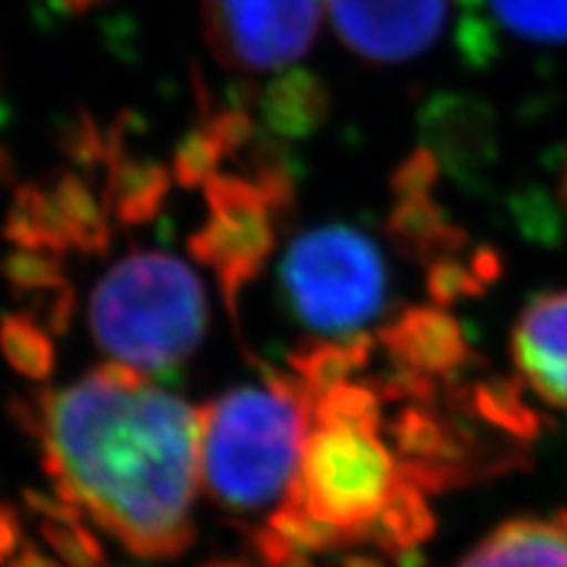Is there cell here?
<instances>
[{"mask_svg":"<svg viewBox=\"0 0 567 567\" xmlns=\"http://www.w3.org/2000/svg\"><path fill=\"white\" fill-rule=\"evenodd\" d=\"M203 195L208 218L189 234L187 247L197 264L216 274L226 313L239 326V300L274 252L276 216L250 176L216 174Z\"/></svg>","mask_w":567,"mask_h":567,"instance_id":"cell-6","label":"cell"},{"mask_svg":"<svg viewBox=\"0 0 567 567\" xmlns=\"http://www.w3.org/2000/svg\"><path fill=\"white\" fill-rule=\"evenodd\" d=\"M509 347L528 392L567 417V289L534 297L517 316Z\"/></svg>","mask_w":567,"mask_h":567,"instance_id":"cell-9","label":"cell"},{"mask_svg":"<svg viewBox=\"0 0 567 567\" xmlns=\"http://www.w3.org/2000/svg\"><path fill=\"white\" fill-rule=\"evenodd\" d=\"M224 155L226 153L221 142L213 137L208 126H200L197 132L187 134L174 153L172 174L176 184L184 189L205 187V184L218 174V166H221Z\"/></svg>","mask_w":567,"mask_h":567,"instance_id":"cell-23","label":"cell"},{"mask_svg":"<svg viewBox=\"0 0 567 567\" xmlns=\"http://www.w3.org/2000/svg\"><path fill=\"white\" fill-rule=\"evenodd\" d=\"M379 339L354 331L344 339H310L289 352L287 365L313 396H321L371 363Z\"/></svg>","mask_w":567,"mask_h":567,"instance_id":"cell-15","label":"cell"},{"mask_svg":"<svg viewBox=\"0 0 567 567\" xmlns=\"http://www.w3.org/2000/svg\"><path fill=\"white\" fill-rule=\"evenodd\" d=\"M21 502L24 507L40 517H48V520H74V517H84L74 505H69L66 499H61L59 494H45L42 488L24 486L21 488Z\"/></svg>","mask_w":567,"mask_h":567,"instance_id":"cell-24","label":"cell"},{"mask_svg":"<svg viewBox=\"0 0 567 567\" xmlns=\"http://www.w3.org/2000/svg\"><path fill=\"white\" fill-rule=\"evenodd\" d=\"M200 567H260V565L258 559H247V557H213Z\"/></svg>","mask_w":567,"mask_h":567,"instance_id":"cell-27","label":"cell"},{"mask_svg":"<svg viewBox=\"0 0 567 567\" xmlns=\"http://www.w3.org/2000/svg\"><path fill=\"white\" fill-rule=\"evenodd\" d=\"M51 195L66 224L71 247L82 255H103L111 245L109 208L97 203L76 174H61L51 184Z\"/></svg>","mask_w":567,"mask_h":567,"instance_id":"cell-17","label":"cell"},{"mask_svg":"<svg viewBox=\"0 0 567 567\" xmlns=\"http://www.w3.org/2000/svg\"><path fill=\"white\" fill-rule=\"evenodd\" d=\"M279 281L292 316L321 334H354L389 297L384 252L344 224L302 231L284 255Z\"/></svg>","mask_w":567,"mask_h":567,"instance_id":"cell-4","label":"cell"},{"mask_svg":"<svg viewBox=\"0 0 567 567\" xmlns=\"http://www.w3.org/2000/svg\"><path fill=\"white\" fill-rule=\"evenodd\" d=\"M213 59L234 71H276L313 45L326 0H203Z\"/></svg>","mask_w":567,"mask_h":567,"instance_id":"cell-7","label":"cell"},{"mask_svg":"<svg viewBox=\"0 0 567 567\" xmlns=\"http://www.w3.org/2000/svg\"><path fill=\"white\" fill-rule=\"evenodd\" d=\"M266 526L279 534L289 547L305 555H326V551L350 547L347 530L329 526V523L318 520L308 507L297 499V494L289 488L287 496L279 502V507L268 515Z\"/></svg>","mask_w":567,"mask_h":567,"instance_id":"cell-20","label":"cell"},{"mask_svg":"<svg viewBox=\"0 0 567 567\" xmlns=\"http://www.w3.org/2000/svg\"><path fill=\"white\" fill-rule=\"evenodd\" d=\"M103 163L109 166L103 195L105 208L124 226L151 224L168 200V189H172L168 168L155 161L132 158L116 145H109Z\"/></svg>","mask_w":567,"mask_h":567,"instance_id":"cell-14","label":"cell"},{"mask_svg":"<svg viewBox=\"0 0 567 567\" xmlns=\"http://www.w3.org/2000/svg\"><path fill=\"white\" fill-rule=\"evenodd\" d=\"M90 331L111 360L172 371L193 358L208 331L200 276L168 252L126 255L92 289Z\"/></svg>","mask_w":567,"mask_h":567,"instance_id":"cell-3","label":"cell"},{"mask_svg":"<svg viewBox=\"0 0 567 567\" xmlns=\"http://www.w3.org/2000/svg\"><path fill=\"white\" fill-rule=\"evenodd\" d=\"M9 417L38 446L53 492L134 557L176 559L195 538L203 415L105 360L66 389L11 396Z\"/></svg>","mask_w":567,"mask_h":567,"instance_id":"cell-1","label":"cell"},{"mask_svg":"<svg viewBox=\"0 0 567 567\" xmlns=\"http://www.w3.org/2000/svg\"><path fill=\"white\" fill-rule=\"evenodd\" d=\"M400 478V457L381 431L316 425L292 492L318 520L352 530L384 507Z\"/></svg>","mask_w":567,"mask_h":567,"instance_id":"cell-5","label":"cell"},{"mask_svg":"<svg viewBox=\"0 0 567 567\" xmlns=\"http://www.w3.org/2000/svg\"><path fill=\"white\" fill-rule=\"evenodd\" d=\"M63 6H69L71 11H87L90 6H95V3H101V0H61Z\"/></svg>","mask_w":567,"mask_h":567,"instance_id":"cell-29","label":"cell"},{"mask_svg":"<svg viewBox=\"0 0 567 567\" xmlns=\"http://www.w3.org/2000/svg\"><path fill=\"white\" fill-rule=\"evenodd\" d=\"M394 197L396 203L386 216V234L405 258L429 268L442 258L465 255V234L434 200V187Z\"/></svg>","mask_w":567,"mask_h":567,"instance_id":"cell-12","label":"cell"},{"mask_svg":"<svg viewBox=\"0 0 567 567\" xmlns=\"http://www.w3.org/2000/svg\"><path fill=\"white\" fill-rule=\"evenodd\" d=\"M559 193H563V203H565V213H567V161H565V172H563V184H559Z\"/></svg>","mask_w":567,"mask_h":567,"instance_id":"cell-30","label":"cell"},{"mask_svg":"<svg viewBox=\"0 0 567 567\" xmlns=\"http://www.w3.org/2000/svg\"><path fill=\"white\" fill-rule=\"evenodd\" d=\"M279 567H316V563L308 555H305V551H297V555L289 557L287 563H281Z\"/></svg>","mask_w":567,"mask_h":567,"instance_id":"cell-28","label":"cell"},{"mask_svg":"<svg viewBox=\"0 0 567 567\" xmlns=\"http://www.w3.org/2000/svg\"><path fill=\"white\" fill-rule=\"evenodd\" d=\"M452 0H326L342 45L371 66L408 63L442 38Z\"/></svg>","mask_w":567,"mask_h":567,"instance_id":"cell-8","label":"cell"},{"mask_svg":"<svg viewBox=\"0 0 567 567\" xmlns=\"http://www.w3.org/2000/svg\"><path fill=\"white\" fill-rule=\"evenodd\" d=\"M329 111L323 84L308 71H287L266 92L264 116L268 130L279 137H308L313 134Z\"/></svg>","mask_w":567,"mask_h":567,"instance_id":"cell-16","label":"cell"},{"mask_svg":"<svg viewBox=\"0 0 567 567\" xmlns=\"http://www.w3.org/2000/svg\"><path fill=\"white\" fill-rule=\"evenodd\" d=\"M21 547H24V528L17 507L0 502V565L17 557Z\"/></svg>","mask_w":567,"mask_h":567,"instance_id":"cell-25","label":"cell"},{"mask_svg":"<svg viewBox=\"0 0 567 567\" xmlns=\"http://www.w3.org/2000/svg\"><path fill=\"white\" fill-rule=\"evenodd\" d=\"M507 34L536 45L567 42V0H486Z\"/></svg>","mask_w":567,"mask_h":567,"instance_id":"cell-19","label":"cell"},{"mask_svg":"<svg viewBox=\"0 0 567 567\" xmlns=\"http://www.w3.org/2000/svg\"><path fill=\"white\" fill-rule=\"evenodd\" d=\"M9 567H63V565L51 555H45L40 547H34V544H24V547L19 549V555L11 559Z\"/></svg>","mask_w":567,"mask_h":567,"instance_id":"cell-26","label":"cell"},{"mask_svg":"<svg viewBox=\"0 0 567 567\" xmlns=\"http://www.w3.org/2000/svg\"><path fill=\"white\" fill-rule=\"evenodd\" d=\"M316 425H352V429H384V396L371 381H344L313 402Z\"/></svg>","mask_w":567,"mask_h":567,"instance_id":"cell-21","label":"cell"},{"mask_svg":"<svg viewBox=\"0 0 567 567\" xmlns=\"http://www.w3.org/2000/svg\"><path fill=\"white\" fill-rule=\"evenodd\" d=\"M264 386H237L200 405L205 492L218 507L255 513L300 476L316 396L292 371L258 363Z\"/></svg>","mask_w":567,"mask_h":567,"instance_id":"cell-2","label":"cell"},{"mask_svg":"<svg viewBox=\"0 0 567 567\" xmlns=\"http://www.w3.org/2000/svg\"><path fill=\"white\" fill-rule=\"evenodd\" d=\"M0 354L13 371L30 381H48L55 371L51 331L24 310L0 316Z\"/></svg>","mask_w":567,"mask_h":567,"instance_id":"cell-18","label":"cell"},{"mask_svg":"<svg viewBox=\"0 0 567 567\" xmlns=\"http://www.w3.org/2000/svg\"><path fill=\"white\" fill-rule=\"evenodd\" d=\"M375 339L392 365L413 368L442 381L460 379L473 358L463 323L434 302L405 308L381 326Z\"/></svg>","mask_w":567,"mask_h":567,"instance_id":"cell-10","label":"cell"},{"mask_svg":"<svg viewBox=\"0 0 567 567\" xmlns=\"http://www.w3.org/2000/svg\"><path fill=\"white\" fill-rule=\"evenodd\" d=\"M434 530L436 517L429 507V494L402 476L384 507L363 526L347 530V538L350 547H373L400 565L402 559L413 557Z\"/></svg>","mask_w":567,"mask_h":567,"instance_id":"cell-13","label":"cell"},{"mask_svg":"<svg viewBox=\"0 0 567 567\" xmlns=\"http://www.w3.org/2000/svg\"><path fill=\"white\" fill-rule=\"evenodd\" d=\"M40 536L63 567H109V555L101 538L84 526L82 517H74V520L42 517Z\"/></svg>","mask_w":567,"mask_h":567,"instance_id":"cell-22","label":"cell"},{"mask_svg":"<svg viewBox=\"0 0 567 567\" xmlns=\"http://www.w3.org/2000/svg\"><path fill=\"white\" fill-rule=\"evenodd\" d=\"M457 567H567V507L502 523Z\"/></svg>","mask_w":567,"mask_h":567,"instance_id":"cell-11","label":"cell"}]
</instances>
